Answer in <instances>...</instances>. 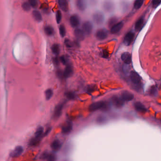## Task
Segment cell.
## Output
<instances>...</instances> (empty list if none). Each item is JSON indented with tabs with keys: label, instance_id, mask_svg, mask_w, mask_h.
<instances>
[{
	"label": "cell",
	"instance_id": "6da1fadb",
	"mask_svg": "<svg viewBox=\"0 0 161 161\" xmlns=\"http://www.w3.org/2000/svg\"><path fill=\"white\" fill-rule=\"evenodd\" d=\"M130 78L131 81L137 86H139L141 83V79L139 75L135 72L132 71L130 72Z\"/></svg>",
	"mask_w": 161,
	"mask_h": 161
},
{
	"label": "cell",
	"instance_id": "7a4b0ae2",
	"mask_svg": "<svg viewBox=\"0 0 161 161\" xmlns=\"http://www.w3.org/2000/svg\"><path fill=\"white\" fill-rule=\"evenodd\" d=\"M105 104L106 103L103 101L95 102L89 106V110L90 111H96L99 109H103Z\"/></svg>",
	"mask_w": 161,
	"mask_h": 161
},
{
	"label": "cell",
	"instance_id": "3957f363",
	"mask_svg": "<svg viewBox=\"0 0 161 161\" xmlns=\"http://www.w3.org/2000/svg\"><path fill=\"white\" fill-rule=\"evenodd\" d=\"M111 103L116 108H121L124 104V101L121 97L114 95L111 98Z\"/></svg>",
	"mask_w": 161,
	"mask_h": 161
},
{
	"label": "cell",
	"instance_id": "277c9868",
	"mask_svg": "<svg viewBox=\"0 0 161 161\" xmlns=\"http://www.w3.org/2000/svg\"><path fill=\"white\" fill-rule=\"evenodd\" d=\"M93 20L97 25H101L104 22V17L102 12H95L93 16Z\"/></svg>",
	"mask_w": 161,
	"mask_h": 161
},
{
	"label": "cell",
	"instance_id": "5b68a950",
	"mask_svg": "<svg viewBox=\"0 0 161 161\" xmlns=\"http://www.w3.org/2000/svg\"><path fill=\"white\" fill-rule=\"evenodd\" d=\"M108 32L106 29H98L95 33V36L97 39L103 40L105 39L108 36Z\"/></svg>",
	"mask_w": 161,
	"mask_h": 161
},
{
	"label": "cell",
	"instance_id": "8992f818",
	"mask_svg": "<svg viewBox=\"0 0 161 161\" xmlns=\"http://www.w3.org/2000/svg\"><path fill=\"white\" fill-rule=\"evenodd\" d=\"M63 106L64 104L63 103H61L58 104L55 108V111L53 114V118L55 120H57L61 116Z\"/></svg>",
	"mask_w": 161,
	"mask_h": 161
},
{
	"label": "cell",
	"instance_id": "52a82bcc",
	"mask_svg": "<svg viewBox=\"0 0 161 161\" xmlns=\"http://www.w3.org/2000/svg\"><path fill=\"white\" fill-rule=\"evenodd\" d=\"M83 31L87 35H90L93 29V25L92 23L89 21H85L82 24Z\"/></svg>",
	"mask_w": 161,
	"mask_h": 161
},
{
	"label": "cell",
	"instance_id": "ba28073f",
	"mask_svg": "<svg viewBox=\"0 0 161 161\" xmlns=\"http://www.w3.org/2000/svg\"><path fill=\"white\" fill-rule=\"evenodd\" d=\"M134 38V34L132 32H129L125 36L124 38L123 43L124 45L127 46L130 45L132 42Z\"/></svg>",
	"mask_w": 161,
	"mask_h": 161
},
{
	"label": "cell",
	"instance_id": "9c48e42d",
	"mask_svg": "<svg viewBox=\"0 0 161 161\" xmlns=\"http://www.w3.org/2000/svg\"><path fill=\"white\" fill-rule=\"evenodd\" d=\"M72 124L70 122H67L65 123L64 125L62 126V132L64 135H68L71 132L72 130Z\"/></svg>",
	"mask_w": 161,
	"mask_h": 161
},
{
	"label": "cell",
	"instance_id": "30bf717a",
	"mask_svg": "<svg viewBox=\"0 0 161 161\" xmlns=\"http://www.w3.org/2000/svg\"><path fill=\"white\" fill-rule=\"evenodd\" d=\"M69 22L71 26L73 28L78 27L80 24V19L78 15H72L69 19Z\"/></svg>",
	"mask_w": 161,
	"mask_h": 161
},
{
	"label": "cell",
	"instance_id": "8fae6325",
	"mask_svg": "<svg viewBox=\"0 0 161 161\" xmlns=\"http://www.w3.org/2000/svg\"><path fill=\"white\" fill-rule=\"evenodd\" d=\"M23 152V148L22 146H17L15 147L14 150L10 154V156L12 157H17L20 156Z\"/></svg>",
	"mask_w": 161,
	"mask_h": 161
},
{
	"label": "cell",
	"instance_id": "7c38bea8",
	"mask_svg": "<svg viewBox=\"0 0 161 161\" xmlns=\"http://www.w3.org/2000/svg\"><path fill=\"white\" fill-rule=\"evenodd\" d=\"M121 97L124 101H130L133 99L134 95L127 91H124L121 94Z\"/></svg>",
	"mask_w": 161,
	"mask_h": 161
},
{
	"label": "cell",
	"instance_id": "4fadbf2b",
	"mask_svg": "<svg viewBox=\"0 0 161 161\" xmlns=\"http://www.w3.org/2000/svg\"><path fill=\"white\" fill-rule=\"evenodd\" d=\"M121 59L125 64H130L131 62V59H132L131 55L129 52H124L121 55Z\"/></svg>",
	"mask_w": 161,
	"mask_h": 161
},
{
	"label": "cell",
	"instance_id": "5bb4252c",
	"mask_svg": "<svg viewBox=\"0 0 161 161\" xmlns=\"http://www.w3.org/2000/svg\"><path fill=\"white\" fill-rule=\"evenodd\" d=\"M63 73L64 78H68L72 75L73 73V69L71 64H68L67 65Z\"/></svg>",
	"mask_w": 161,
	"mask_h": 161
},
{
	"label": "cell",
	"instance_id": "9a60e30c",
	"mask_svg": "<svg viewBox=\"0 0 161 161\" xmlns=\"http://www.w3.org/2000/svg\"><path fill=\"white\" fill-rule=\"evenodd\" d=\"M74 35L78 41H82L85 38V33L80 29H77L74 30Z\"/></svg>",
	"mask_w": 161,
	"mask_h": 161
},
{
	"label": "cell",
	"instance_id": "2e32d148",
	"mask_svg": "<svg viewBox=\"0 0 161 161\" xmlns=\"http://www.w3.org/2000/svg\"><path fill=\"white\" fill-rule=\"evenodd\" d=\"M123 26V23L122 22H120L114 26H112L111 29V33L113 34L117 33L119 31H121V29L122 28Z\"/></svg>",
	"mask_w": 161,
	"mask_h": 161
},
{
	"label": "cell",
	"instance_id": "e0dca14e",
	"mask_svg": "<svg viewBox=\"0 0 161 161\" xmlns=\"http://www.w3.org/2000/svg\"><path fill=\"white\" fill-rule=\"evenodd\" d=\"M51 147L53 151L55 152L58 151L62 147V143L59 140H55L52 142Z\"/></svg>",
	"mask_w": 161,
	"mask_h": 161
},
{
	"label": "cell",
	"instance_id": "ac0fdd59",
	"mask_svg": "<svg viewBox=\"0 0 161 161\" xmlns=\"http://www.w3.org/2000/svg\"><path fill=\"white\" fill-rule=\"evenodd\" d=\"M58 4L60 7L63 11L67 12L69 10V4L68 2L66 0H59Z\"/></svg>",
	"mask_w": 161,
	"mask_h": 161
},
{
	"label": "cell",
	"instance_id": "d6986e66",
	"mask_svg": "<svg viewBox=\"0 0 161 161\" xmlns=\"http://www.w3.org/2000/svg\"><path fill=\"white\" fill-rule=\"evenodd\" d=\"M135 109L140 112H145L147 111V109L142 103L140 102H136L134 104Z\"/></svg>",
	"mask_w": 161,
	"mask_h": 161
},
{
	"label": "cell",
	"instance_id": "ffe728a7",
	"mask_svg": "<svg viewBox=\"0 0 161 161\" xmlns=\"http://www.w3.org/2000/svg\"><path fill=\"white\" fill-rule=\"evenodd\" d=\"M104 9L107 12H111L114 9V5L112 3L109 2H105L104 3Z\"/></svg>",
	"mask_w": 161,
	"mask_h": 161
},
{
	"label": "cell",
	"instance_id": "44dd1931",
	"mask_svg": "<svg viewBox=\"0 0 161 161\" xmlns=\"http://www.w3.org/2000/svg\"><path fill=\"white\" fill-rule=\"evenodd\" d=\"M144 19L143 18H140L137 20V22H136L135 24V29L137 31H140L142 28V26L144 25Z\"/></svg>",
	"mask_w": 161,
	"mask_h": 161
},
{
	"label": "cell",
	"instance_id": "7402d4cb",
	"mask_svg": "<svg viewBox=\"0 0 161 161\" xmlns=\"http://www.w3.org/2000/svg\"><path fill=\"white\" fill-rule=\"evenodd\" d=\"M32 14L34 19L37 22H40L42 19V16L40 12L37 10H34L32 12Z\"/></svg>",
	"mask_w": 161,
	"mask_h": 161
},
{
	"label": "cell",
	"instance_id": "603a6c76",
	"mask_svg": "<svg viewBox=\"0 0 161 161\" xmlns=\"http://www.w3.org/2000/svg\"><path fill=\"white\" fill-rule=\"evenodd\" d=\"M76 5L78 9L80 10H84L86 8L85 2L84 1L78 0L76 2Z\"/></svg>",
	"mask_w": 161,
	"mask_h": 161
},
{
	"label": "cell",
	"instance_id": "cb8c5ba5",
	"mask_svg": "<svg viewBox=\"0 0 161 161\" xmlns=\"http://www.w3.org/2000/svg\"><path fill=\"white\" fill-rule=\"evenodd\" d=\"M44 30H45V34L49 36H52L53 35L54 32H55L52 26H49V25L45 26V27Z\"/></svg>",
	"mask_w": 161,
	"mask_h": 161
},
{
	"label": "cell",
	"instance_id": "d4e9b609",
	"mask_svg": "<svg viewBox=\"0 0 161 161\" xmlns=\"http://www.w3.org/2000/svg\"><path fill=\"white\" fill-rule=\"evenodd\" d=\"M44 131V129L43 127H39L37 128L36 130V132L35 134V137L38 138H40L43 135Z\"/></svg>",
	"mask_w": 161,
	"mask_h": 161
},
{
	"label": "cell",
	"instance_id": "484cf974",
	"mask_svg": "<svg viewBox=\"0 0 161 161\" xmlns=\"http://www.w3.org/2000/svg\"><path fill=\"white\" fill-rule=\"evenodd\" d=\"M118 22V18L116 17H112L110 18L109 19V20L108 22V25L109 27H112L115 25H116Z\"/></svg>",
	"mask_w": 161,
	"mask_h": 161
},
{
	"label": "cell",
	"instance_id": "4316f807",
	"mask_svg": "<svg viewBox=\"0 0 161 161\" xmlns=\"http://www.w3.org/2000/svg\"><path fill=\"white\" fill-rule=\"evenodd\" d=\"M52 51L55 55H59L60 52V48L59 45H58L57 44H53L52 47Z\"/></svg>",
	"mask_w": 161,
	"mask_h": 161
},
{
	"label": "cell",
	"instance_id": "83f0119b",
	"mask_svg": "<svg viewBox=\"0 0 161 161\" xmlns=\"http://www.w3.org/2000/svg\"><path fill=\"white\" fill-rule=\"evenodd\" d=\"M53 95V91L51 88H48L45 91V96L47 100H50Z\"/></svg>",
	"mask_w": 161,
	"mask_h": 161
},
{
	"label": "cell",
	"instance_id": "f1b7e54d",
	"mask_svg": "<svg viewBox=\"0 0 161 161\" xmlns=\"http://www.w3.org/2000/svg\"><path fill=\"white\" fill-rule=\"evenodd\" d=\"M66 97L69 100H73L76 97V95L75 93L72 91H69L65 93Z\"/></svg>",
	"mask_w": 161,
	"mask_h": 161
},
{
	"label": "cell",
	"instance_id": "f546056e",
	"mask_svg": "<svg viewBox=\"0 0 161 161\" xmlns=\"http://www.w3.org/2000/svg\"><path fill=\"white\" fill-rule=\"evenodd\" d=\"M144 3V1L142 0H137L136 1L134 4V7L135 9L137 10L140 9L141 7L142 6L143 4Z\"/></svg>",
	"mask_w": 161,
	"mask_h": 161
},
{
	"label": "cell",
	"instance_id": "4dcf8cb0",
	"mask_svg": "<svg viewBox=\"0 0 161 161\" xmlns=\"http://www.w3.org/2000/svg\"><path fill=\"white\" fill-rule=\"evenodd\" d=\"M149 94L152 96H156L157 94V89L156 86L153 85L149 89Z\"/></svg>",
	"mask_w": 161,
	"mask_h": 161
},
{
	"label": "cell",
	"instance_id": "1f68e13d",
	"mask_svg": "<svg viewBox=\"0 0 161 161\" xmlns=\"http://www.w3.org/2000/svg\"><path fill=\"white\" fill-rule=\"evenodd\" d=\"M60 34L62 37H63L66 35V29L64 25L62 24L59 26Z\"/></svg>",
	"mask_w": 161,
	"mask_h": 161
},
{
	"label": "cell",
	"instance_id": "d6a6232c",
	"mask_svg": "<svg viewBox=\"0 0 161 161\" xmlns=\"http://www.w3.org/2000/svg\"><path fill=\"white\" fill-rule=\"evenodd\" d=\"M40 141V138H36L34 137L32 139H31V140L29 142V144L31 146H36L39 144V143Z\"/></svg>",
	"mask_w": 161,
	"mask_h": 161
},
{
	"label": "cell",
	"instance_id": "836d02e7",
	"mask_svg": "<svg viewBox=\"0 0 161 161\" xmlns=\"http://www.w3.org/2000/svg\"><path fill=\"white\" fill-rule=\"evenodd\" d=\"M22 7L24 10H25L26 12H28L29 10H30L31 5H30V3H29V2H24L22 3Z\"/></svg>",
	"mask_w": 161,
	"mask_h": 161
},
{
	"label": "cell",
	"instance_id": "e575fe53",
	"mask_svg": "<svg viewBox=\"0 0 161 161\" xmlns=\"http://www.w3.org/2000/svg\"><path fill=\"white\" fill-rule=\"evenodd\" d=\"M56 160H57V156L55 154L53 153L49 154L47 158V161H56Z\"/></svg>",
	"mask_w": 161,
	"mask_h": 161
},
{
	"label": "cell",
	"instance_id": "d590c367",
	"mask_svg": "<svg viewBox=\"0 0 161 161\" xmlns=\"http://www.w3.org/2000/svg\"><path fill=\"white\" fill-rule=\"evenodd\" d=\"M62 12L60 10H57L56 14V22H57V23L59 24L61 22V20H62Z\"/></svg>",
	"mask_w": 161,
	"mask_h": 161
},
{
	"label": "cell",
	"instance_id": "8d00e7d4",
	"mask_svg": "<svg viewBox=\"0 0 161 161\" xmlns=\"http://www.w3.org/2000/svg\"><path fill=\"white\" fill-rule=\"evenodd\" d=\"M56 75L58 78L60 79H62L64 78V73L63 71H62L61 69H58L56 71Z\"/></svg>",
	"mask_w": 161,
	"mask_h": 161
},
{
	"label": "cell",
	"instance_id": "74e56055",
	"mask_svg": "<svg viewBox=\"0 0 161 161\" xmlns=\"http://www.w3.org/2000/svg\"><path fill=\"white\" fill-rule=\"evenodd\" d=\"M64 44L65 45H66L67 47L68 48H71L72 47L73 45H72V43L71 42V40H69L68 39H67L66 38L64 40Z\"/></svg>",
	"mask_w": 161,
	"mask_h": 161
},
{
	"label": "cell",
	"instance_id": "f35d334b",
	"mask_svg": "<svg viewBox=\"0 0 161 161\" xmlns=\"http://www.w3.org/2000/svg\"><path fill=\"white\" fill-rule=\"evenodd\" d=\"M29 2L30 3V5H31V7H36L38 5V2L36 0H30L29 1Z\"/></svg>",
	"mask_w": 161,
	"mask_h": 161
},
{
	"label": "cell",
	"instance_id": "ab89813d",
	"mask_svg": "<svg viewBox=\"0 0 161 161\" xmlns=\"http://www.w3.org/2000/svg\"><path fill=\"white\" fill-rule=\"evenodd\" d=\"M95 85H89V86H88L87 88V92H88L92 93L95 91Z\"/></svg>",
	"mask_w": 161,
	"mask_h": 161
},
{
	"label": "cell",
	"instance_id": "60d3db41",
	"mask_svg": "<svg viewBox=\"0 0 161 161\" xmlns=\"http://www.w3.org/2000/svg\"><path fill=\"white\" fill-rule=\"evenodd\" d=\"M60 61L62 62V63L64 65H65L67 63V59L66 57L64 55H62L60 58Z\"/></svg>",
	"mask_w": 161,
	"mask_h": 161
},
{
	"label": "cell",
	"instance_id": "b9f144b4",
	"mask_svg": "<svg viewBox=\"0 0 161 161\" xmlns=\"http://www.w3.org/2000/svg\"><path fill=\"white\" fill-rule=\"evenodd\" d=\"M161 3V1H153L152 2V4H153V7L156 8Z\"/></svg>",
	"mask_w": 161,
	"mask_h": 161
},
{
	"label": "cell",
	"instance_id": "7bdbcfd3",
	"mask_svg": "<svg viewBox=\"0 0 161 161\" xmlns=\"http://www.w3.org/2000/svg\"><path fill=\"white\" fill-rule=\"evenodd\" d=\"M49 154H48V153L46 152L43 153V154H42L41 156V158L42 159H43V160L47 159Z\"/></svg>",
	"mask_w": 161,
	"mask_h": 161
},
{
	"label": "cell",
	"instance_id": "ee69618b",
	"mask_svg": "<svg viewBox=\"0 0 161 161\" xmlns=\"http://www.w3.org/2000/svg\"><path fill=\"white\" fill-rule=\"evenodd\" d=\"M105 120V119L103 116H100L97 119V122L98 123H103Z\"/></svg>",
	"mask_w": 161,
	"mask_h": 161
},
{
	"label": "cell",
	"instance_id": "f6af8a7d",
	"mask_svg": "<svg viewBox=\"0 0 161 161\" xmlns=\"http://www.w3.org/2000/svg\"><path fill=\"white\" fill-rule=\"evenodd\" d=\"M60 61V59H59L57 57H55L53 59V62L55 65H57V66L59 65Z\"/></svg>",
	"mask_w": 161,
	"mask_h": 161
},
{
	"label": "cell",
	"instance_id": "bcb514c9",
	"mask_svg": "<svg viewBox=\"0 0 161 161\" xmlns=\"http://www.w3.org/2000/svg\"><path fill=\"white\" fill-rule=\"evenodd\" d=\"M103 56L104 57H107L108 56V52L106 51H104L103 52Z\"/></svg>",
	"mask_w": 161,
	"mask_h": 161
},
{
	"label": "cell",
	"instance_id": "7dc6e473",
	"mask_svg": "<svg viewBox=\"0 0 161 161\" xmlns=\"http://www.w3.org/2000/svg\"><path fill=\"white\" fill-rule=\"evenodd\" d=\"M51 130V128H47V129L46 130V131H45V135L46 136V135H47L50 132Z\"/></svg>",
	"mask_w": 161,
	"mask_h": 161
}]
</instances>
